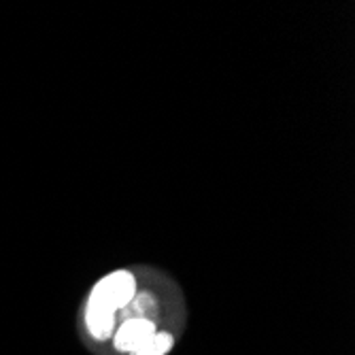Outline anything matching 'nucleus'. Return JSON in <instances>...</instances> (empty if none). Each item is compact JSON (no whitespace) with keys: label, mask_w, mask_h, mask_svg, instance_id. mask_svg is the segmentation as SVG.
I'll return each instance as SVG.
<instances>
[{"label":"nucleus","mask_w":355,"mask_h":355,"mask_svg":"<svg viewBox=\"0 0 355 355\" xmlns=\"http://www.w3.org/2000/svg\"><path fill=\"white\" fill-rule=\"evenodd\" d=\"M135 296H137L135 277L125 270H117V272L107 275L105 279H101L94 285L92 296L87 302L115 313L117 309H123V306L130 304L135 300Z\"/></svg>","instance_id":"obj_1"},{"label":"nucleus","mask_w":355,"mask_h":355,"mask_svg":"<svg viewBox=\"0 0 355 355\" xmlns=\"http://www.w3.org/2000/svg\"><path fill=\"white\" fill-rule=\"evenodd\" d=\"M155 324L149 319H128L121 324V328L115 334V347L119 351H130L135 353L139 347H143L151 336H155Z\"/></svg>","instance_id":"obj_2"},{"label":"nucleus","mask_w":355,"mask_h":355,"mask_svg":"<svg viewBox=\"0 0 355 355\" xmlns=\"http://www.w3.org/2000/svg\"><path fill=\"white\" fill-rule=\"evenodd\" d=\"M113 321H115V313L103 309V306H96L92 302H87V309H85V324H87V330L94 338L98 340H105L111 336L113 332Z\"/></svg>","instance_id":"obj_3"},{"label":"nucleus","mask_w":355,"mask_h":355,"mask_svg":"<svg viewBox=\"0 0 355 355\" xmlns=\"http://www.w3.org/2000/svg\"><path fill=\"white\" fill-rule=\"evenodd\" d=\"M173 336L164 334V332H157L155 336H151L143 347H139L135 353L130 355H166L173 349Z\"/></svg>","instance_id":"obj_4"}]
</instances>
